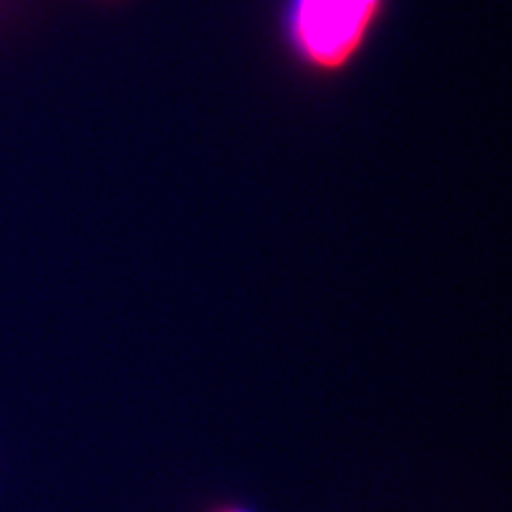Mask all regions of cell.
I'll return each mask as SVG.
<instances>
[{"label": "cell", "instance_id": "obj_1", "mask_svg": "<svg viewBox=\"0 0 512 512\" xmlns=\"http://www.w3.org/2000/svg\"><path fill=\"white\" fill-rule=\"evenodd\" d=\"M382 0H295L291 35L310 64L342 69L372 30Z\"/></svg>", "mask_w": 512, "mask_h": 512}, {"label": "cell", "instance_id": "obj_3", "mask_svg": "<svg viewBox=\"0 0 512 512\" xmlns=\"http://www.w3.org/2000/svg\"><path fill=\"white\" fill-rule=\"evenodd\" d=\"M222 512H224V510H222Z\"/></svg>", "mask_w": 512, "mask_h": 512}, {"label": "cell", "instance_id": "obj_2", "mask_svg": "<svg viewBox=\"0 0 512 512\" xmlns=\"http://www.w3.org/2000/svg\"><path fill=\"white\" fill-rule=\"evenodd\" d=\"M224 512H248V510H239V508H229V510H224Z\"/></svg>", "mask_w": 512, "mask_h": 512}]
</instances>
